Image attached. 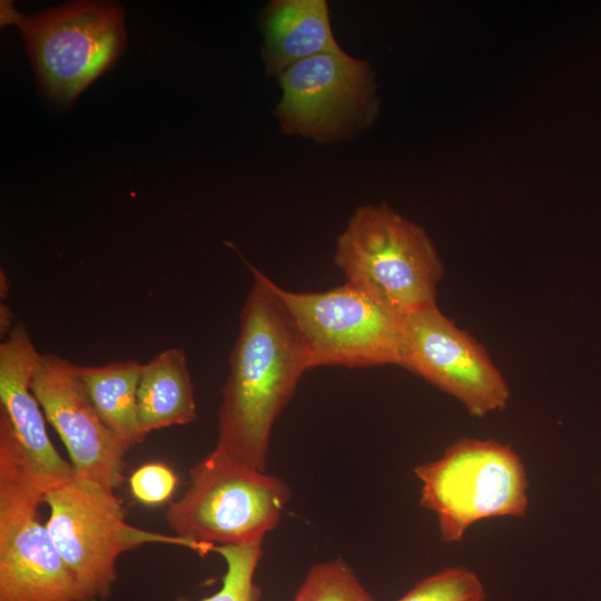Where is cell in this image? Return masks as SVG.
<instances>
[{"label": "cell", "mask_w": 601, "mask_h": 601, "mask_svg": "<svg viewBox=\"0 0 601 601\" xmlns=\"http://www.w3.org/2000/svg\"><path fill=\"white\" fill-rule=\"evenodd\" d=\"M46 528L69 569L81 601H104L116 581L120 554L146 543L197 546L177 535L145 531L126 522L112 490L77 479L50 490Z\"/></svg>", "instance_id": "5"}, {"label": "cell", "mask_w": 601, "mask_h": 601, "mask_svg": "<svg viewBox=\"0 0 601 601\" xmlns=\"http://www.w3.org/2000/svg\"><path fill=\"white\" fill-rule=\"evenodd\" d=\"M31 388L68 451L73 476L114 491L124 480L127 451L97 414L80 366L58 354L40 353Z\"/></svg>", "instance_id": "10"}, {"label": "cell", "mask_w": 601, "mask_h": 601, "mask_svg": "<svg viewBox=\"0 0 601 601\" xmlns=\"http://www.w3.org/2000/svg\"><path fill=\"white\" fill-rule=\"evenodd\" d=\"M189 485L169 504L166 521L175 535L204 554L214 545L263 542L290 497L287 484L214 447L189 471Z\"/></svg>", "instance_id": "2"}, {"label": "cell", "mask_w": 601, "mask_h": 601, "mask_svg": "<svg viewBox=\"0 0 601 601\" xmlns=\"http://www.w3.org/2000/svg\"><path fill=\"white\" fill-rule=\"evenodd\" d=\"M223 387L215 447L266 472L275 420L312 370L306 342L278 286L254 266Z\"/></svg>", "instance_id": "1"}, {"label": "cell", "mask_w": 601, "mask_h": 601, "mask_svg": "<svg viewBox=\"0 0 601 601\" xmlns=\"http://www.w3.org/2000/svg\"><path fill=\"white\" fill-rule=\"evenodd\" d=\"M262 58L268 75L279 76L308 58L343 51L329 23L325 0H274L262 14Z\"/></svg>", "instance_id": "13"}, {"label": "cell", "mask_w": 601, "mask_h": 601, "mask_svg": "<svg viewBox=\"0 0 601 601\" xmlns=\"http://www.w3.org/2000/svg\"><path fill=\"white\" fill-rule=\"evenodd\" d=\"M1 17L19 27L41 88L59 102H72L125 47L124 14L111 2L75 1L32 16L2 4Z\"/></svg>", "instance_id": "6"}, {"label": "cell", "mask_w": 601, "mask_h": 601, "mask_svg": "<svg viewBox=\"0 0 601 601\" xmlns=\"http://www.w3.org/2000/svg\"><path fill=\"white\" fill-rule=\"evenodd\" d=\"M479 575L466 566H451L417 582L395 601H486Z\"/></svg>", "instance_id": "18"}, {"label": "cell", "mask_w": 601, "mask_h": 601, "mask_svg": "<svg viewBox=\"0 0 601 601\" xmlns=\"http://www.w3.org/2000/svg\"><path fill=\"white\" fill-rule=\"evenodd\" d=\"M13 314L7 305H0V329L1 335H8L12 327Z\"/></svg>", "instance_id": "20"}, {"label": "cell", "mask_w": 601, "mask_h": 601, "mask_svg": "<svg viewBox=\"0 0 601 601\" xmlns=\"http://www.w3.org/2000/svg\"><path fill=\"white\" fill-rule=\"evenodd\" d=\"M293 601H375L342 559L322 561L308 570Z\"/></svg>", "instance_id": "16"}, {"label": "cell", "mask_w": 601, "mask_h": 601, "mask_svg": "<svg viewBox=\"0 0 601 601\" xmlns=\"http://www.w3.org/2000/svg\"><path fill=\"white\" fill-rule=\"evenodd\" d=\"M335 265L347 282L403 315L436 305L443 264L428 235L386 203L358 207L337 237Z\"/></svg>", "instance_id": "4"}, {"label": "cell", "mask_w": 601, "mask_h": 601, "mask_svg": "<svg viewBox=\"0 0 601 601\" xmlns=\"http://www.w3.org/2000/svg\"><path fill=\"white\" fill-rule=\"evenodd\" d=\"M278 79L282 98L274 114L285 134L341 141L370 128L378 115L371 65L345 51L297 62Z\"/></svg>", "instance_id": "8"}, {"label": "cell", "mask_w": 601, "mask_h": 601, "mask_svg": "<svg viewBox=\"0 0 601 601\" xmlns=\"http://www.w3.org/2000/svg\"><path fill=\"white\" fill-rule=\"evenodd\" d=\"M414 473L421 482V504L435 514L444 543L461 541L480 521L528 513L526 470L509 444L461 437Z\"/></svg>", "instance_id": "3"}, {"label": "cell", "mask_w": 601, "mask_h": 601, "mask_svg": "<svg viewBox=\"0 0 601 601\" xmlns=\"http://www.w3.org/2000/svg\"><path fill=\"white\" fill-rule=\"evenodd\" d=\"M43 496L0 494V601H81L77 584L37 519Z\"/></svg>", "instance_id": "11"}, {"label": "cell", "mask_w": 601, "mask_h": 601, "mask_svg": "<svg viewBox=\"0 0 601 601\" xmlns=\"http://www.w3.org/2000/svg\"><path fill=\"white\" fill-rule=\"evenodd\" d=\"M262 543L246 545H214L211 551L223 556L226 572L221 588L199 601H258L260 589L254 581L262 554ZM177 601H191L180 597Z\"/></svg>", "instance_id": "17"}, {"label": "cell", "mask_w": 601, "mask_h": 601, "mask_svg": "<svg viewBox=\"0 0 601 601\" xmlns=\"http://www.w3.org/2000/svg\"><path fill=\"white\" fill-rule=\"evenodd\" d=\"M39 356L26 325H14L0 344V410L28 461L43 475L63 483L73 476L72 466L52 445L31 388Z\"/></svg>", "instance_id": "12"}, {"label": "cell", "mask_w": 601, "mask_h": 601, "mask_svg": "<svg viewBox=\"0 0 601 601\" xmlns=\"http://www.w3.org/2000/svg\"><path fill=\"white\" fill-rule=\"evenodd\" d=\"M400 366L456 398L475 417L508 406L510 388L483 346L432 305L405 316Z\"/></svg>", "instance_id": "9"}, {"label": "cell", "mask_w": 601, "mask_h": 601, "mask_svg": "<svg viewBox=\"0 0 601 601\" xmlns=\"http://www.w3.org/2000/svg\"><path fill=\"white\" fill-rule=\"evenodd\" d=\"M142 364L114 362L80 366L86 392L106 427L128 452L144 440L137 413V391Z\"/></svg>", "instance_id": "15"}, {"label": "cell", "mask_w": 601, "mask_h": 601, "mask_svg": "<svg viewBox=\"0 0 601 601\" xmlns=\"http://www.w3.org/2000/svg\"><path fill=\"white\" fill-rule=\"evenodd\" d=\"M308 347L312 367L400 363L405 316L356 284L295 293L278 286Z\"/></svg>", "instance_id": "7"}, {"label": "cell", "mask_w": 601, "mask_h": 601, "mask_svg": "<svg viewBox=\"0 0 601 601\" xmlns=\"http://www.w3.org/2000/svg\"><path fill=\"white\" fill-rule=\"evenodd\" d=\"M129 485L136 500L147 505H156L173 495L177 476L166 464L146 463L132 472Z\"/></svg>", "instance_id": "19"}, {"label": "cell", "mask_w": 601, "mask_h": 601, "mask_svg": "<svg viewBox=\"0 0 601 601\" xmlns=\"http://www.w3.org/2000/svg\"><path fill=\"white\" fill-rule=\"evenodd\" d=\"M137 413L144 436L196 418L194 390L185 351L167 348L142 364L137 391Z\"/></svg>", "instance_id": "14"}]
</instances>
